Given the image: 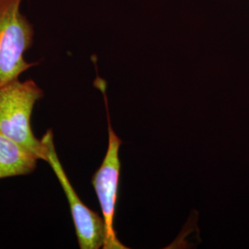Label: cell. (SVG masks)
I'll return each mask as SVG.
<instances>
[{
	"instance_id": "cell-1",
	"label": "cell",
	"mask_w": 249,
	"mask_h": 249,
	"mask_svg": "<svg viewBox=\"0 0 249 249\" xmlns=\"http://www.w3.org/2000/svg\"><path fill=\"white\" fill-rule=\"evenodd\" d=\"M45 93L35 80H11L0 86V133L46 161L44 143L33 132L31 119Z\"/></svg>"
},
{
	"instance_id": "cell-4",
	"label": "cell",
	"mask_w": 249,
	"mask_h": 249,
	"mask_svg": "<svg viewBox=\"0 0 249 249\" xmlns=\"http://www.w3.org/2000/svg\"><path fill=\"white\" fill-rule=\"evenodd\" d=\"M41 141L45 145L46 162H48L53 169L68 198L80 249L103 248L106 238L104 218L84 204L75 191L55 151L53 130L51 128L47 129Z\"/></svg>"
},
{
	"instance_id": "cell-3",
	"label": "cell",
	"mask_w": 249,
	"mask_h": 249,
	"mask_svg": "<svg viewBox=\"0 0 249 249\" xmlns=\"http://www.w3.org/2000/svg\"><path fill=\"white\" fill-rule=\"evenodd\" d=\"M94 84L104 94L108 124V147L107 153L101 166L91 178V185L98 198L106 225V238L103 249H127L128 248L125 247L117 238L114 227L121 170L119 149L122 145V140L116 135L111 124L107 96V84L105 80L100 79L99 77L95 80Z\"/></svg>"
},
{
	"instance_id": "cell-2",
	"label": "cell",
	"mask_w": 249,
	"mask_h": 249,
	"mask_svg": "<svg viewBox=\"0 0 249 249\" xmlns=\"http://www.w3.org/2000/svg\"><path fill=\"white\" fill-rule=\"evenodd\" d=\"M23 0H0V86L37 66L24 54L34 45L35 27L21 12Z\"/></svg>"
},
{
	"instance_id": "cell-5",
	"label": "cell",
	"mask_w": 249,
	"mask_h": 249,
	"mask_svg": "<svg viewBox=\"0 0 249 249\" xmlns=\"http://www.w3.org/2000/svg\"><path fill=\"white\" fill-rule=\"evenodd\" d=\"M38 160L33 151L0 133V179L31 175Z\"/></svg>"
}]
</instances>
